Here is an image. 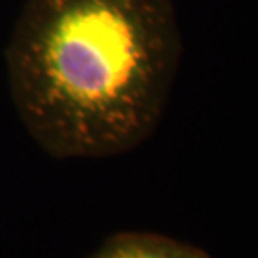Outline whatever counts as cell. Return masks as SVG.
<instances>
[{
	"mask_svg": "<svg viewBox=\"0 0 258 258\" xmlns=\"http://www.w3.org/2000/svg\"><path fill=\"white\" fill-rule=\"evenodd\" d=\"M98 258H183L172 245L152 238H123L115 241Z\"/></svg>",
	"mask_w": 258,
	"mask_h": 258,
	"instance_id": "cell-2",
	"label": "cell"
},
{
	"mask_svg": "<svg viewBox=\"0 0 258 258\" xmlns=\"http://www.w3.org/2000/svg\"><path fill=\"white\" fill-rule=\"evenodd\" d=\"M177 60L170 0H27L7 48L10 95L55 157H107L153 130Z\"/></svg>",
	"mask_w": 258,
	"mask_h": 258,
	"instance_id": "cell-1",
	"label": "cell"
}]
</instances>
